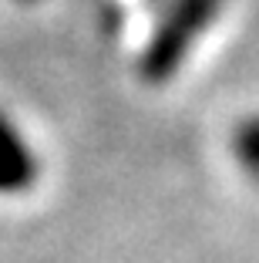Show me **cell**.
I'll list each match as a JSON object with an SVG mask.
<instances>
[{
    "instance_id": "2",
    "label": "cell",
    "mask_w": 259,
    "mask_h": 263,
    "mask_svg": "<svg viewBox=\"0 0 259 263\" xmlns=\"http://www.w3.org/2000/svg\"><path fill=\"white\" fill-rule=\"evenodd\" d=\"M34 179H37V159L31 145L21 135V128L0 111V196L31 189Z\"/></svg>"
},
{
    "instance_id": "1",
    "label": "cell",
    "mask_w": 259,
    "mask_h": 263,
    "mask_svg": "<svg viewBox=\"0 0 259 263\" xmlns=\"http://www.w3.org/2000/svg\"><path fill=\"white\" fill-rule=\"evenodd\" d=\"M215 10H219V0H175L172 10L165 14L162 31L155 34L152 47H148L145 58V78H162L172 74V68L178 64V58L189 51L192 37L202 34L209 24L215 21Z\"/></svg>"
},
{
    "instance_id": "3",
    "label": "cell",
    "mask_w": 259,
    "mask_h": 263,
    "mask_svg": "<svg viewBox=\"0 0 259 263\" xmlns=\"http://www.w3.org/2000/svg\"><path fill=\"white\" fill-rule=\"evenodd\" d=\"M239 152H243V159L252 169H259V118L239 132Z\"/></svg>"
}]
</instances>
